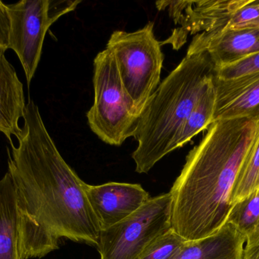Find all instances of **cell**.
Masks as SVG:
<instances>
[{
	"mask_svg": "<svg viewBox=\"0 0 259 259\" xmlns=\"http://www.w3.org/2000/svg\"><path fill=\"white\" fill-rule=\"evenodd\" d=\"M23 120L8 170L16 193L20 258H42L63 238L97 246L102 229L85 182L62 158L32 99Z\"/></svg>",
	"mask_w": 259,
	"mask_h": 259,
	"instance_id": "6da1fadb",
	"label": "cell"
},
{
	"mask_svg": "<svg viewBox=\"0 0 259 259\" xmlns=\"http://www.w3.org/2000/svg\"><path fill=\"white\" fill-rule=\"evenodd\" d=\"M259 132V120H218L187 155L170 191L171 229L187 241L217 233L232 208L231 195Z\"/></svg>",
	"mask_w": 259,
	"mask_h": 259,
	"instance_id": "7a4b0ae2",
	"label": "cell"
},
{
	"mask_svg": "<svg viewBox=\"0 0 259 259\" xmlns=\"http://www.w3.org/2000/svg\"><path fill=\"white\" fill-rule=\"evenodd\" d=\"M214 76L215 65L203 52L186 55L160 82L143 108L134 133L138 146L132 158L137 173H147L176 150L183 126Z\"/></svg>",
	"mask_w": 259,
	"mask_h": 259,
	"instance_id": "3957f363",
	"label": "cell"
},
{
	"mask_svg": "<svg viewBox=\"0 0 259 259\" xmlns=\"http://www.w3.org/2000/svg\"><path fill=\"white\" fill-rule=\"evenodd\" d=\"M94 102L87 114L92 132L103 142L120 146L134 137L140 115L126 93L110 50L94 62Z\"/></svg>",
	"mask_w": 259,
	"mask_h": 259,
	"instance_id": "277c9868",
	"label": "cell"
},
{
	"mask_svg": "<svg viewBox=\"0 0 259 259\" xmlns=\"http://www.w3.org/2000/svg\"><path fill=\"white\" fill-rule=\"evenodd\" d=\"M106 49L113 54L124 90L140 116L159 85L164 61L154 23L133 32L115 30Z\"/></svg>",
	"mask_w": 259,
	"mask_h": 259,
	"instance_id": "5b68a950",
	"label": "cell"
},
{
	"mask_svg": "<svg viewBox=\"0 0 259 259\" xmlns=\"http://www.w3.org/2000/svg\"><path fill=\"white\" fill-rule=\"evenodd\" d=\"M80 3V0H21L6 4L10 21L9 49L18 56L28 86L37 69L49 29Z\"/></svg>",
	"mask_w": 259,
	"mask_h": 259,
	"instance_id": "8992f818",
	"label": "cell"
},
{
	"mask_svg": "<svg viewBox=\"0 0 259 259\" xmlns=\"http://www.w3.org/2000/svg\"><path fill=\"white\" fill-rule=\"evenodd\" d=\"M170 230L168 193L150 198L122 221L102 230L97 247L101 259H139L151 243Z\"/></svg>",
	"mask_w": 259,
	"mask_h": 259,
	"instance_id": "52a82bcc",
	"label": "cell"
},
{
	"mask_svg": "<svg viewBox=\"0 0 259 259\" xmlns=\"http://www.w3.org/2000/svg\"><path fill=\"white\" fill-rule=\"evenodd\" d=\"M83 188L102 230L122 221L150 199L139 184L108 182L91 186L85 182Z\"/></svg>",
	"mask_w": 259,
	"mask_h": 259,
	"instance_id": "ba28073f",
	"label": "cell"
},
{
	"mask_svg": "<svg viewBox=\"0 0 259 259\" xmlns=\"http://www.w3.org/2000/svg\"><path fill=\"white\" fill-rule=\"evenodd\" d=\"M207 53L221 68L259 52V27L221 28L195 35L187 54Z\"/></svg>",
	"mask_w": 259,
	"mask_h": 259,
	"instance_id": "9c48e42d",
	"label": "cell"
},
{
	"mask_svg": "<svg viewBox=\"0 0 259 259\" xmlns=\"http://www.w3.org/2000/svg\"><path fill=\"white\" fill-rule=\"evenodd\" d=\"M216 100L213 123L218 120H259V71L235 79L214 76Z\"/></svg>",
	"mask_w": 259,
	"mask_h": 259,
	"instance_id": "30bf717a",
	"label": "cell"
},
{
	"mask_svg": "<svg viewBox=\"0 0 259 259\" xmlns=\"http://www.w3.org/2000/svg\"><path fill=\"white\" fill-rule=\"evenodd\" d=\"M246 237L229 222L213 235L186 241L172 259H244Z\"/></svg>",
	"mask_w": 259,
	"mask_h": 259,
	"instance_id": "8fae6325",
	"label": "cell"
},
{
	"mask_svg": "<svg viewBox=\"0 0 259 259\" xmlns=\"http://www.w3.org/2000/svg\"><path fill=\"white\" fill-rule=\"evenodd\" d=\"M23 84L5 53H0V132L12 143L21 132L20 120L25 109Z\"/></svg>",
	"mask_w": 259,
	"mask_h": 259,
	"instance_id": "7c38bea8",
	"label": "cell"
},
{
	"mask_svg": "<svg viewBox=\"0 0 259 259\" xmlns=\"http://www.w3.org/2000/svg\"><path fill=\"white\" fill-rule=\"evenodd\" d=\"M0 259H21L16 193L9 171L0 179Z\"/></svg>",
	"mask_w": 259,
	"mask_h": 259,
	"instance_id": "4fadbf2b",
	"label": "cell"
},
{
	"mask_svg": "<svg viewBox=\"0 0 259 259\" xmlns=\"http://www.w3.org/2000/svg\"><path fill=\"white\" fill-rule=\"evenodd\" d=\"M216 94L214 81L198 100L191 114L183 126L176 142V149L183 147L191 141L204 129H208L213 123Z\"/></svg>",
	"mask_w": 259,
	"mask_h": 259,
	"instance_id": "5bb4252c",
	"label": "cell"
},
{
	"mask_svg": "<svg viewBox=\"0 0 259 259\" xmlns=\"http://www.w3.org/2000/svg\"><path fill=\"white\" fill-rule=\"evenodd\" d=\"M259 188V132L255 142L246 155L231 195V205Z\"/></svg>",
	"mask_w": 259,
	"mask_h": 259,
	"instance_id": "9a60e30c",
	"label": "cell"
},
{
	"mask_svg": "<svg viewBox=\"0 0 259 259\" xmlns=\"http://www.w3.org/2000/svg\"><path fill=\"white\" fill-rule=\"evenodd\" d=\"M227 222L246 237L258 229L259 188L233 205Z\"/></svg>",
	"mask_w": 259,
	"mask_h": 259,
	"instance_id": "2e32d148",
	"label": "cell"
},
{
	"mask_svg": "<svg viewBox=\"0 0 259 259\" xmlns=\"http://www.w3.org/2000/svg\"><path fill=\"white\" fill-rule=\"evenodd\" d=\"M186 241L170 230L151 243L139 259H172Z\"/></svg>",
	"mask_w": 259,
	"mask_h": 259,
	"instance_id": "e0dca14e",
	"label": "cell"
},
{
	"mask_svg": "<svg viewBox=\"0 0 259 259\" xmlns=\"http://www.w3.org/2000/svg\"><path fill=\"white\" fill-rule=\"evenodd\" d=\"M259 71V52L252 53L237 62L215 68V77L219 79H235Z\"/></svg>",
	"mask_w": 259,
	"mask_h": 259,
	"instance_id": "ac0fdd59",
	"label": "cell"
},
{
	"mask_svg": "<svg viewBox=\"0 0 259 259\" xmlns=\"http://www.w3.org/2000/svg\"><path fill=\"white\" fill-rule=\"evenodd\" d=\"M10 21L6 4L0 1V53H6L9 49Z\"/></svg>",
	"mask_w": 259,
	"mask_h": 259,
	"instance_id": "d6986e66",
	"label": "cell"
},
{
	"mask_svg": "<svg viewBox=\"0 0 259 259\" xmlns=\"http://www.w3.org/2000/svg\"><path fill=\"white\" fill-rule=\"evenodd\" d=\"M244 259H259V228L246 237Z\"/></svg>",
	"mask_w": 259,
	"mask_h": 259,
	"instance_id": "ffe728a7",
	"label": "cell"
},
{
	"mask_svg": "<svg viewBox=\"0 0 259 259\" xmlns=\"http://www.w3.org/2000/svg\"><path fill=\"white\" fill-rule=\"evenodd\" d=\"M246 26H252V27H259V18L258 19L255 20V21L246 24ZM246 26H244V27H246Z\"/></svg>",
	"mask_w": 259,
	"mask_h": 259,
	"instance_id": "44dd1931",
	"label": "cell"
}]
</instances>
